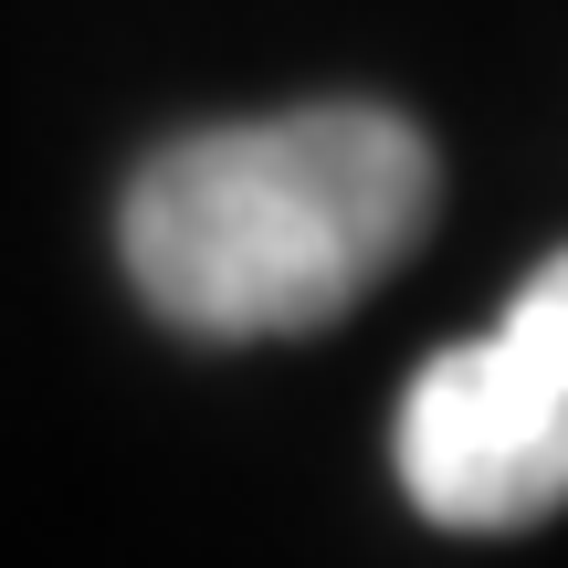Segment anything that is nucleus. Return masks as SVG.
Instances as JSON below:
<instances>
[{"label": "nucleus", "mask_w": 568, "mask_h": 568, "mask_svg": "<svg viewBox=\"0 0 568 568\" xmlns=\"http://www.w3.org/2000/svg\"><path fill=\"white\" fill-rule=\"evenodd\" d=\"M443 159L400 105L326 95L148 148L116 201L126 284L201 347L316 337L422 253Z\"/></svg>", "instance_id": "f257e3e1"}, {"label": "nucleus", "mask_w": 568, "mask_h": 568, "mask_svg": "<svg viewBox=\"0 0 568 568\" xmlns=\"http://www.w3.org/2000/svg\"><path fill=\"white\" fill-rule=\"evenodd\" d=\"M400 495L453 537H506L568 506V253H548L485 337L422 358L389 432Z\"/></svg>", "instance_id": "f03ea898"}]
</instances>
